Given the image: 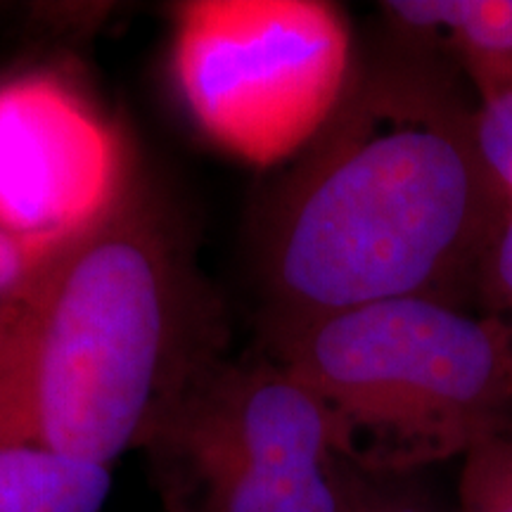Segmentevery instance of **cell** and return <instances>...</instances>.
I'll use <instances>...</instances> for the list:
<instances>
[{
    "label": "cell",
    "instance_id": "cell-1",
    "mask_svg": "<svg viewBox=\"0 0 512 512\" xmlns=\"http://www.w3.org/2000/svg\"><path fill=\"white\" fill-rule=\"evenodd\" d=\"M259 216L264 332L356 306L451 292L510 209L482 162L475 110L420 60L358 67Z\"/></svg>",
    "mask_w": 512,
    "mask_h": 512
},
{
    "label": "cell",
    "instance_id": "cell-2",
    "mask_svg": "<svg viewBox=\"0 0 512 512\" xmlns=\"http://www.w3.org/2000/svg\"><path fill=\"white\" fill-rule=\"evenodd\" d=\"M223 354L188 235L133 178L55 256L0 358V444L112 467Z\"/></svg>",
    "mask_w": 512,
    "mask_h": 512
},
{
    "label": "cell",
    "instance_id": "cell-3",
    "mask_svg": "<svg viewBox=\"0 0 512 512\" xmlns=\"http://www.w3.org/2000/svg\"><path fill=\"white\" fill-rule=\"evenodd\" d=\"M304 384L339 458L399 475L465 456L512 408V330L432 297L389 299L261 335Z\"/></svg>",
    "mask_w": 512,
    "mask_h": 512
},
{
    "label": "cell",
    "instance_id": "cell-4",
    "mask_svg": "<svg viewBox=\"0 0 512 512\" xmlns=\"http://www.w3.org/2000/svg\"><path fill=\"white\" fill-rule=\"evenodd\" d=\"M140 448L164 512H351L366 489L316 399L261 349L209 363Z\"/></svg>",
    "mask_w": 512,
    "mask_h": 512
},
{
    "label": "cell",
    "instance_id": "cell-5",
    "mask_svg": "<svg viewBox=\"0 0 512 512\" xmlns=\"http://www.w3.org/2000/svg\"><path fill=\"white\" fill-rule=\"evenodd\" d=\"M169 64L197 131L259 169L297 157L356 72L347 17L323 0L176 5Z\"/></svg>",
    "mask_w": 512,
    "mask_h": 512
},
{
    "label": "cell",
    "instance_id": "cell-6",
    "mask_svg": "<svg viewBox=\"0 0 512 512\" xmlns=\"http://www.w3.org/2000/svg\"><path fill=\"white\" fill-rule=\"evenodd\" d=\"M133 181L126 143L83 86L50 67L0 81V230L72 240Z\"/></svg>",
    "mask_w": 512,
    "mask_h": 512
},
{
    "label": "cell",
    "instance_id": "cell-7",
    "mask_svg": "<svg viewBox=\"0 0 512 512\" xmlns=\"http://www.w3.org/2000/svg\"><path fill=\"white\" fill-rule=\"evenodd\" d=\"M382 12L411 41L451 50L477 93L512 76V0H392Z\"/></svg>",
    "mask_w": 512,
    "mask_h": 512
},
{
    "label": "cell",
    "instance_id": "cell-8",
    "mask_svg": "<svg viewBox=\"0 0 512 512\" xmlns=\"http://www.w3.org/2000/svg\"><path fill=\"white\" fill-rule=\"evenodd\" d=\"M112 467L0 444V512H102Z\"/></svg>",
    "mask_w": 512,
    "mask_h": 512
},
{
    "label": "cell",
    "instance_id": "cell-9",
    "mask_svg": "<svg viewBox=\"0 0 512 512\" xmlns=\"http://www.w3.org/2000/svg\"><path fill=\"white\" fill-rule=\"evenodd\" d=\"M72 240H27L0 230V358L10 347L48 266Z\"/></svg>",
    "mask_w": 512,
    "mask_h": 512
},
{
    "label": "cell",
    "instance_id": "cell-10",
    "mask_svg": "<svg viewBox=\"0 0 512 512\" xmlns=\"http://www.w3.org/2000/svg\"><path fill=\"white\" fill-rule=\"evenodd\" d=\"M460 512H512V439L491 437L467 451L460 472Z\"/></svg>",
    "mask_w": 512,
    "mask_h": 512
},
{
    "label": "cell",
    "instance_id": "cell-11",
    "mask_svg": "<svg viewBox=\"0 0 512 512\" xmlns=\"http://www.w3.org/2000/svg\"><path fill=\"white\" fill-rule=\"evenodd\" d=\"M477 95L475 136L479 155L512 204V76Z\"/></svg>",
    "mask_w": 512,
    "mask_h": 512
},
{
    "label": "cell",
    "instance_id": "cell-12",
    "mask_svg": "<svg viewBox=\"0 0 512 512\" xmlns=\"http://www.w3.org/2000/svg\"><path fill=\"white\" fill-rule=\"evenodd\" d=\"M482 268L489 278L491 292H494L498 306H501V318L512 330V204L505 219L498 228L489 252H486Z\"/></svg>",
    "mask_w": 512,
    "mask_h": 512
},
{
    "label": "cell",
    "instance_id": "cell-13",
    "mask_svg": "<svg viewBox=\"0 0 512 512\" xmlns=\"http://www.w3.org/2000/svg\"><path fill=\"white\" fill-rule=\"evenodd\" d=\"M351 512H427L420 505L401 496H384V494H373V491L363 489L361 498H358L356 508Z\"/></svg>",
    "mask_w": 512,
    "mask_h": 512
}]
</instances>
